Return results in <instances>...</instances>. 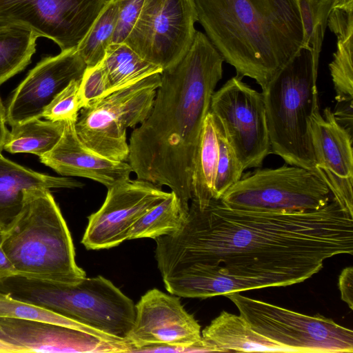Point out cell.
Masks as SVG:
<instances>
[{
  "label": "cell",
  "instance_id": "e0dca14e",
  "mask_svg": "<svg viewBox=\"0 0 353 353\" xmlns=\"http://www.w3.org/2000/svg\"><path fill=\"white\" fill-rule=\"evenodd\" d=\"M75 122H65L61 137L39 157L40 162L62 176L87 178L106 188L130 179L132 170L128 163L110 160L85 146L77 134Z\"/></svg>",
  "mask_w": 353,
  "mask_h": 353
},
{
  "label": "cell",
  "instance_id": "603a6c76",
  "mask_svg": "<svg viewBox=\"0 0 353 353\" xmlns=\"http://www.w3.org/2000/svg\"><path fill=\"white\" fill-rule=\"evenodd\" d=\"M218 154L219 145L214 119L209 111L204 120L193 162L191 178L192 201L204 204L214 198Z\"/></svg>",
  "mask_w": 353,
  "mask_h": 353
},
{
  "label": "cell",
  "instance_id": "ba28073f",
  "mask_svg": "<svg viewBox=\"0 0 353 353\" xmlns=\"http://www.w3.org/2000/svg\"><path fill=\"white\" fill-rule=\"evenodd\" d=\"M253 330L290 352H353V332L320 314L308 316L234 292L225 295Z\"/></svg>",
  "mask_w": 353,
  "mask_h": 353
},
{
  "label": "cell",
  "instance_id": "1f68e13d",
  "mask_svg": "<svg viewBox=\"0 0 353 353\" xmlns=\"http://www.w3.org/2000/svg\"><path fill=\"white\" fill-rule=\"evenodd\" d=\"M81 79L72 80L60 91L46 106L42 117L52 121H77L83 108L79 95Z\"/></svg>",
  "mask_w": 353,
  "mask_h": 353
},
{
  "label": "cell",
  "instance_id": "f35d334b",
  "mask_svg": "<svg viewBox=\"0 0 353 353\" xmlns=\"http://www.w3.org/2000/svg\"><path fill=\"white\" fill-rule=\"evenodd\" d=\"M333 8L353 11V0H334Z\"/></svg>",
  "mask_w": 353,
  "mask_h": 353
},
{
  "label": "cell",
  "instance_id": "74e56055",
  "mask_svg": "<svg viewBox=\"0 0 353 353\" xmlns=\"http://www.w3.org/2000/svg\"><path fill=\"white\" fill-rule=\"evenodd\" d=\"M6 110L0 97V152L3 150V146L9 132L6 126Z\"/></svg>",
  "mask_w": 353,
  "mask_h": 353
},
{
  "label": "cell",
  "instance_id": "f546056e",
  "mask_svg": "<svg viewBox=\"0 0 353 353\" xmlns=\"http://www.w3.org/2000/svg\"><path fill=\"white\" fill-rule=\"evenodd\" d=\"M302 22L301 47L310 48L314 62L319 65L329 15L334 0H297Z\"/></svg>",
  "mask_w": 353,
  "mask_h": 353
},
{
  "label": "cell",
  "instance_id": "3957f363",
  "mask_svg": "<svg viewBox=\"0 0 353 353\" xmlns=\"http://www.w3.org/2000/svg\"><path fill=\"white\" fill-rule=\"evenodd\" d=\"M198 21L237 75L263 89L299 52L297 0H194Z\"/></svg>",
  "mask_w": 353,
  "mask_h": 353
},
{
  "label": "cell",
  "instance_id": "8fae6325",
  "mask_svg": "<svg viewBox=\"0 0 353 353\" xmlns=\"http://www.w3.org/2000/svg\"><path fill=\"white\" fill-rule=\"evenodd\" d=\"M241 79L236 75L214 92L210 111L245 170L261 167L271 148L263 95Z\"/></svg>",
  "mask_w": 353,
  "mask_h": 353
},
{
  "label": "cell",
  "instance_id": "30bf717a",
  "mask_svg": "<svg viewBox=\"0 0 353 353\" xmlns=\"http://www.w3.org/2000/svg\"><path fill=\"white\" fill-rule=\"evenodd\" d=\"M198 21L194 0H144L124 41L163 70L175 65L190 48Z\"/></svg>",
  "mask_w": 353,
  "mask_h": 353
},
{
  "label": "cell",
  "instance_id": "d6986e66",
  "mask_svg": "<svg viewBox=\"0 0 353 353\" xmlns=\"http://www.w3.org/2000/svg\"><path fill=\"white\" fill-rule=\"evenodd\" d=\"M315 168H323L341 177H353L352 134L335 119L330 108L323 116L317 108L310 122ZM315 170V169H314Z\"/></svg>",
  "mask_w": 353,
  "mask_h": 353
},
{
  "label": "cell",
  "instance_id": "e575fe53",
  "mask_svg": "<svg viewBox=\"0 0 353 353\" xmlns=\"http://www.w3.org/2000/svg\"><path fill=\"white\" fill-rule=\"evenodd\" d=\"M144 0H119V9L112 43H124L141 12Z\"/></svg>",
  "mask_w": 353,
  "mask_h": 353
},
{
  "label": "cell",
  "instance_id": "7a4b0ae2",
  "mask_svg": "<svg viewBox=\"0 0 353 353\" xmlns=\"http://www.w3.org/2000/svg\"><path fill=\"white\" fill-rule=\"evenodd\" d=\"M223 61L196 31L183 57L161 73L152 110L130 138L127 161L137 179L168 187L188 212L194 159Z\"/></svg>",
  "mask_w": 353,
  "mask_h": 353
},
{
  "label": "cell",
  "instance_id": "7c38bea8",
  "mask_svg": "<svg viewBox=\"0 0 353 353\" xmlns=\"http://www.w3.org/2000/svg\"><path fill=\"white\" fill-rule=\"evenodd\" d=\"M108 0H0V27L17 26L77 48Z\"/></svg>",
  "mask_w": 353,
  "mask_h": 353
},
{
  "label": "cell",
  "instance_id": "277c9868",
  "mask_svg": "<svg viewBox=\"0 0 353 353\" xmlns=\"http://www.w3.org/2000/svg\"><path fill=\"white\" fill-rule=\"evenodd\" d=\"M1 248L16 275L64 285L86 277L76 263L72 236L50 190L24 192L20 213L3 230Z\"/></svg>",
  "mask_w": 353,
  "mask_h": 353
},
{
  "label": "cell",
  "instance_id": "ab89813d",
  "mask_svg": "<svg viewBox=\"0 0 353 353\" xmlns=\"http://www.w3.org/2000/svg\"><path fill=\"white\" fill-rule=\"evenodd\" d=\"M0 352H15L14 347L6 341L4 334L0 329Z\"/></svg>",
  "mask_w": 353,
  "mask_h": 353
},
{
  "label": "cell",
  "instance_id": "6da1fadb",
  "mask_svg": "<svg viewBox=\"0 0 353 353\" xmlns=\"http://www.w3.org/2000/svg\"><path fill=\"white\" fill-rule=\"evenodd\" d=\"M162 277L193 265H216L263 288L303 282L323 262L353 254V216L333 199L319 210H233L219 199L190 201L182 226L155 239Z\"/></svg>",
  "mask_w": 353,
  "mask_h": 353
},
{
  "label": "cell",
  "instance_id": "cb8c5ba5",
  "mask_svg": "<svg viewBox=\"0 0 353 353\" xmlns=\"http://www.w3.org/2000/svg\"><path fill=\"white\" fill-rule=\"evenodd\" d=\"M65 122L37 118L11 125L3 150L30 153L39 157L50 152L62 136Z\"/></svg>",
  "mask_w": 353,
  "mask_h": 353
},
{
  "label": "cell",
  "instance_id": "4dcf8cb0",
  "mask_svg": "<svg viewBox=\"0 0 353 353\" xmlns=\"http://www.w3.org/2000/svg\"><path fill=\"white\" fill-rule=\"evenodd\" d=\"M214 119L219 145L214 199H219L228 188L241 179L244 169L229 143L220 122L214 116Z\"/></svg>",
  "mask_w": 353,
  "mask_h": 353
},
{
  "label": "cell",
  "instance_id": "5bb4252c",
  "mask_svg": "<svg viewBox=\"0 0 353 353\" xmlns=\"http://www.w3.org/2000/svg\"><path fill=\"white\" fill-rule=\"evenodd\" d=\"M135 319L126 339L132 352L152 345L190 347L201 341V326L178 296L154 288L135 305Z\"/></svg>",
  "mask_w": 353,
  "mask_h": 353
},
{
  "label": "cell",
  "instance_id": "52a82bcc",
  "mask_svg": "<svg viewBox=\"0 0 353 353\" xmlns=\"http://www.w3.org/2000/svg\"><path fill=\"white\" fill-rule=\"evenodd\" d=\"M161 82V73H156L81 108L75 122L81 143L102 157L126 162L129 154L126 129L148 118Z\"/></svg>",
  "mask_w": 353,
  "mask_h": 353
},
{
  "label": "cell",
  "instance_id": "d6a6232c",
  "mask_svg": "<svg viewBox=\"0 0 353 353\" xmlns=\"http://www.w3.org/2000/svg\"><path fill=\"white\" fill-rule=\"evenodd\" d=\"M109 93L110 85L103 61L93 67H86L79 85L82 107L88 106Z\"/></svg>",
  "mask_w": 353,
  "mask_h": 353
},
{
  "label": "cell",
  "instance_id": "2e32d148",
  "mask_svg": "<svg viewBox=\"0 0 353 353\" xmlns=\"http://www.w3.org/2000/svg\"><path fill=\"white\" fill-rule=\"evenodd\" d=\"M0 329L16 353L132 352L128 341H113L86 332L50 323L0 318Z\"/></svg>",
  "mask_w": 353,
  "mask_h": 353
},
{
  "label": "cell",
  "instance_id": "d590c367",
  "mask_svg": "<svg viewBox=\"0 0 353 353\" xmlns=\"http://www.w3.org/2000/svg\"><path fill=\"white\" fill-rule=\"evenodd\" d=\"M339 288L341 299L353 310V268L352 266L343 269L339 278Z\"/></svg>",
  "mask_w": 353,
  "mask_h": 353
},
{
  "label": "cell",
  "instance_id": "7402d4cb",
  "mask_svg": "<svg viewBox=\"0 0 353 353\" xmlns=\"http://www.w3.org/2000/svg\"><path fill=\"white\" fill-rule=\"evenodd\" d=\"M327 26L337 37L336 51L329 68L337 103L353 99V11L332 8Z\"/></svg>",
  "mask_w": 353,
  "mask_h": 353
},
{
  "label": "cell",
  "instance_id": "4fadbf2b",
  "mask_svg": "<svg viewBox=\"0 0 353 353\" xmlns=\"http://www.w3.org/2000/svg\"><path fill=\"white\" fill-rule=\"evenodd\" d=\"M107 188L103 205L88 216L81 240L88 250L109 249L128 240L138 220L170 194L139 179H130Z\"/></svg>",
  "mask_w": 353,
  "mask_h": 353
},
{
  "label": "cell",
  "instance_id": "d4e9b609",
  "mask_svg": "<svg viewBox=\"0 0 353 353\" xmlns=\"http://www.w3.org/2000/svg\"><path fill=\"white\" fill-rule=\"evenodd\" d=\"M102 61L110 93L163 71L161 67L145 60L124 43H111Z\"/></svg>",
  "mask_w": 353,
  "mask_h": 353
},
{
  "label": "cell",
  "instance_id": "5b68a950",
  "mask_svg": "<svg viewBox=\"0 0 353 353\" xmlns=\"http://www.w3.org/2000/svg\"><path fill=\"white\" fill-rule=\"evenodd\" d=\"M319 65L310 48L295 56L262 89L271 153L286 164L314 170L310 122L319 108Z\"/></svg>",
  "mask_w": 353,
  "mask_h": 353
},
{
  "label": "cell",
  "instance_id": "ac0fdd59",
  "mask_svg": "<svg viewBox=\"0 0 353 353\" xmlns=\"http://www.w3.org/2000/svg\"><path fill=\"white\" fill-rule=\"evenodd\" d=\"M84 184L68 176H54L25 168L0 152V230H5L20 213L26 190L79 188Z\"/></svg>",
  "mask_w": 353,
  "mask_h": 353
},
{
  "label": "cell",
  "instance_id": "8992f818",
  "mask_svg": "<svg viewBox=\"0 0 353 353\" xmlns=\"http://www.w3.org/2000/svg\"><path fill=\"white\" fill-rule=\"evenodd\" d=\"M0 291L117 338L126 339L134 322V302L102 276L64 285L13 275Z\"/></svg>",
  "mask_w": 353,
  "mask_h": 353
},
{
  "label": "cell",
  "instance_id": "836d02e7",
  "mask_svg": "<svg viewBox=\"0 0 353 353\" xmlns=\"http://www.w3.org/2000/svg\"><path fill=\"white\" fill-rule=\"evenodd\" d=\"M314 171L325 182L333 199L346 212L353 216V177H341L319 168Z\"/></svg>",
  "mask_w": 353,
  "mask_h": 353
},
{
  "label": "cell",
  "instance_id": "83f0119b",
  "mask_svg": "<svg viewBox=\"0 0 353 353\" xmlns=\"http://www.w3.org/2000/svg\"><path fill=\"white\" fill-rule=\"evenodd\" d=\"M119 9V0H108L77 50L87 67H93L104 59L112 43Z\"/></svg>",
  "mask_w": 353,
  "mask_h": 353
},
{
  "label": "cell",
  "instance_id": "484cf974",
  "mask_svg": "<svg viewBox=\"0 0 353 353\" xmlns=\"http://www.w3.org/2000/svg\"><path fill=\"white\" fill-rule=\"evenodd\" d=\"M38 38L21 26L0 27V85L30 63Z\"/></svg>",
  "mask_w": 353,
  "mask_h": 353
},
{
  "label": "cell",
  "instance_id": "ffe728a7",
  "mask_svg": "<svg viewBox=\"0 0 353 353\" xmlns=\"http://www.w3.org/2000/svg\"><path fill=\"white\" fill-rule=\"evenodd\" d=\"M163 280L168 292L185 298L206 299L262 288L259 283L230 275L216 265L193 264Z\"/></svg>",
  "mask_w": 353,
  "mask_h": 353
},
{
  "label": "cell",
  "instance_id": "4316f807",
  "mask_svg": "<svg viewBox=\"0 0 353 353\" xmlns=\"http://www.w3.org/2000/svg\"><path fill=\"white\" fill-rule=\"evenodd\" d=\"M188 212L177 196L170 192L165 199L142 216L131 229L128 240L158 237L176 232L184 223Z\"/></svg>",
  "mask_w": 353,
  "mask_h": 353
},
{
  "label": "cell",
  "instance_id": "9c48e42d",
  "mask_svg": "<svg viewBox=\"0 0 353 353\" xmlns=\"http://www.w3.org/2000/svg\"><path fill=\"white\" fill-rule=\"evenodd\" d=\"M332 199L316 171L285 164L247 173L219 200L233 210L296 212L319 210Z\"/></svg>",
  "mask_w": 353,
  "mask_h": 353
},
{
  "label": "cell",
  "instance_id": "44dd1931",
  "mask_svg": "<svg viewBox=\"0 0 353 353\" xmlns=\"http://www.w3.org/2000/svg\"><path fill=\"white\" fill-rule=\"evenodd\" d=\"M201 336L214 352H290L253 330L240 314L226 311L212 321L201 332Z\"/></svg>",
  "mask_w": 353,
  "mask_h": 353
},
{
  "label": "cell",
  "instance_id": "8d00e7d4",
  "mask_svg": "<svg viewBox=\"0 0 353 353\" xmlns=\"http://www.w3.org/2000/svg\"><path fill=\"white\" fill-rule=\"evenodd\" d=\"M3 239V230H0V281L4 279L16 275L15 270L5 254L1 243Z\"/></svg>",
  "mask_w": 353,
  "mask_h": 353
},
{
  "label": "cell",
  "instance_id": "9a60e30c",
  "mask_svg": "<svg viewBox=\"0 0 353 353\" xmlns=\"http://www.w3.org/2000/svg\"><path fill=\"white\" fill-rule=\"evenodd\" d=\"M86 64L77 48L43 58L14 90L6 108L11 126L42 118L53 98L74 79H81Z\"/></svg>",
  "mask_w": 353,
  "mask_h": 353
},
{
  "label": "cell",
  "instance_id": "f1b7e54d",
  "mask_svg": "<svg viewBox=\"0 0 353 353\" xmlns=\"http://www.w3.org/2000/svg\"><path fill=\"white\" fill-rule=\"evenodd\" d=\"M0 318L19 319L58 324L86 332L107 340L127 341L126 339L108 335L45 307L16 299L10 294L1 291H0Z\"/></svg>",
  "mask_w": 353,
  "mask_h": 353
}]
</instances>
